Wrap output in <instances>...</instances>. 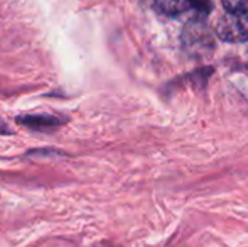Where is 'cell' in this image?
Here are the masks:
<instances>
[{
	"instance_id": "7a4b0ae2",
	"label": "cell",
	"mask_w": 248,
	"mask_h": 247,
	"mask_svg": "<svg viewBox=\"0 0 248 247\" xmlns=\"http://www.w3.org/2000/svg\"><path fill=\"white\" fill-rule=\"evenodd\" d=\"M157 7L169 15L177 16L187 10H195L201 16H206L212 10L211 0H154Z\"/></svg>"
},
{
	"instance_id": "6da1fadb",
	"label": "cell",
	"mask_w": 248,
	"mask_h": 247,
	"mask_svg": "<svg viewBox=\"0 0 248 247\" xmlns=\"http://www.w3.org/2000/svg\"><path fill=\"white\" fill-rule=\"evenodd\" d=\"M217 35L225 42L248 41V12H227L215 26Z\"/></svg>"
},
{
	"instance_id": "277c9868",
	"label": "cell",
	"mask_w": 248,
	"mask_h": 247,
	"mask_svg": "<svg viewBox=\"0 0 248 247\" xmlns=\"http://www.w3.org/2000/svg\"><path fill=\"white\" fill-rule=\"evenodd\" d=\"M228 12H248V0H222Z\"/></svg>"
},
{
	"instance_id": "3957f363",
	"label": "cell",
	"mask_w": 248,
	"mask_h": 247,
	"mask_svg": "<svg viewBox=\"0 0 248 247\" xmlns=\"http://www.w3.org/2000/svg\"><path fill=\"white\" fill-rule=\"evenodd\" d=\"M17 122L36 131H51L62 125L65 119L54 115H23L17 118Z\"/></svg>"
}]
</instances>
